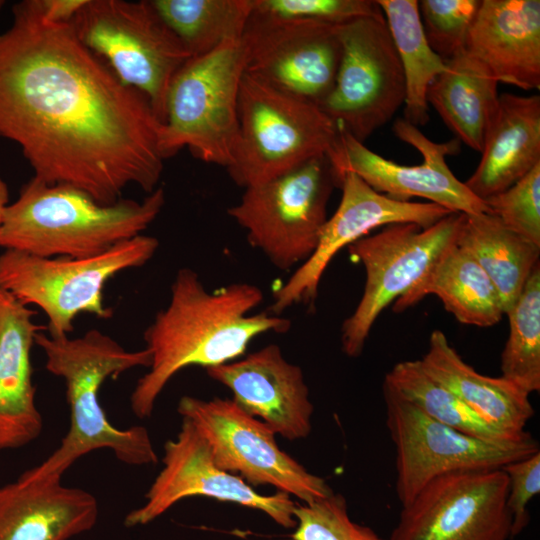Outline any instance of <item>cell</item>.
<instances>
[{
    "mask_svg": "<svg viewBox=\"0 0 540 540\" xmlns=\"http://www.w3.org/2000/svg\"><path fill=\"white\" fill-rule=\"evenodd\" d=\"M163 123L147 98L124 85L70 23L43 20L29 0L0 33V137L15 142L48 184L76 187L100 204L161 178Z\"/></svg>",
    "mask_w": 540,
    "mask_h": 540,
    "instance_id": "obj_1",
    "label": "cell"
},
{
    "mask_svg": "<svg viewBox=\"0 0 540 540\" xmlns=\"http://www.w3.org/2000/svg\"><path fill=\"white\" fill-rule=\"evenodd\" d=\"M262 300L263 292L254 284L237 282L209 291L194 270L179 269L168 305L143 334L151 364L131 393L134 415L150 417L159 395L182 369L234 361L257 336L288 331L291 322L286 318L249 314Z\"/></svg>",
    "mask_w": 540,
    "mask_h": 540,
    "instance_id": "obj_2",
    "label": "cell"
},
{
    "mask_svg": "<svg viewBox=\"0 0 540 540\" xmlns=\"http://www.w3.org/2000/svg\"><path fill=\"white\" fill-rule=\"evenodd\" d=\"M34 343L45 354V368L61 377L70 408V427L60 445L39 465L23 474L29 478L62 476L80 457L110 449L122 463L154 465L157 454L143 426L118 429L108 420L99 399L104 382L136 367L149 368L151 354L144 348L128 351L112 337L92 329L77 338L51 337L39 331Z\"/></svg>",
    "mask_w": 540,
    "mask_h": 540,
    "instance_id": "obj_3",
    "label": "cell"
},
{
    "mask_svg": "<svg viewBox=\"0 0 540 540\" xmlns=\"http://www.w3.org/2000/svg\"><path fill=\"white\" fill-rule=\"evenodd\" d=\"M164 204L162 187L142 201L105 205L71 185L33 177L3 212L0 246L40 257L96 256L141 235Z\"/></svg>",
    "mask_w": 540,
    "mask_h": 540,
    "instance_id": "obj_4",
    "label": "cell"
},
{
    "mask_svg": "<svg viewBox=\"0 0 540 540\" xmlns=\"http://www.w3.org/2000/svg\"><path fill=\"white\" fill-rule=\"evenodd\" d=\"M338 132L337 124L317 104L244 73L238 137L226 169L241 187L260 184L328 155Z\"/></svg>",
    "mask_w": 540,
    "mask_h": 540,
    "instance_id": "obj_5",
    "label": "cell"
},
{
    "mask_svg": "<svg viewBox=\"0 0 540 540\" xmlns=\"http://www.w3.org/2000/svg\"><path fill=\"white\" fill-rule=\"evenodd\" d=\"M158 247L157 238L141 234L85 258L40 257L6 249L0 255V287L23 304L39 307L48 319V335L65 337L81 313L110 318L112 310L103 300L106 283L146 264Z\"/></svg>",
    "mask_w": 540,
    "mask_h": 540,
    "instance_id": "obj_6",
    "label": "cell"
},
{
    "mask_svg": "<svg viewBox=\"0 0 540 540\" xmlns=\"http://www.w3.org/2000/svg\"><path fill=\"white\" fill-rule=\"evenodd\" d=\"M245 68L242 38L185 62L167 94L160 141L165 159L188 148L203 162L230 165L238 137V95Z\"/></svg>",
    "mask_w": 540,
    "mask_h": 540,
    "instance_id": "obj_7",
    "label": "cell"
},
{
    "mask_svg": "<svg viewBox=\"0 0 540 540\" xmlns=\"http://www.w3.org/2000/svg\"><path fill=\"white\" fill-rule=\"evenodd\" d=\"M70 24L124 85L147 98L164 124L170 84L192 56L149 0H87Z\"/></svg>",
    "mask_w": 540,
    "mask_h": 540,
    "instance_id": "obj_8",
    "label": "cell"
},
{
    "mask_svg": "<svg viewBox=\"0 0 540 540\" xmlns=\"http://www.w3.org/2000/svg\"><path fill=\"white\" fill-rule=\"evenodd\" d=\"M339 180L327 157L245 188L227 210L248 242L278 269L290 270L314 252L327 220V205Z\"/></svg>",
    "mask_w": 540,
    "mask_h": 540,
    "instance_id": "obj_9",
    "label": "cell"
},
{
    "mask_svg": "<svg viewBox=\"0 0 540 540\" xmlns=\"http://www.w3.org/2000/svg\"><path fill=\"white\" fill-rule=\"evenodd\" d=\"M386 426L396 449V494L401 506L431 480L467 470L501 469L538 451L532 436L497 442L460 432L417 408L385 380Z\"/></svg>",
    "mask_w": 540,
    "mask_h": 540,
    "instance_id": "obj_10",
    "label": "cell"
},
{
    "mask_svg": "<svg viewBox=\"0 0 540 540\" xmlns=\"http://www.w3.org/2000/svg\"><path fill=\"white\" fill-rule=\"evenodd\" d=\"M461 214L451 213L428 228L413 223L392 224L348 246L366 279L362 297L341 328L342 351L358 357L380 313L407 294L428 274L455 242Z\"/></svg>",
    "mask_w": 540,
    "mask_h": 540,
    "instance_id": "obj_11",
    "label": "cell"
},
{
    "mask_svg": "<svg viewBox=\"0 0 540 540\" xmlns=\"http://www.w3.org/2000/svg\"><path fill=\"white\" fill-rule=\"evenodd\" d=\"M338 30L341 60L334 86L319 107L364 143L404 105V73L384 15L356 18Z\"/></svg>",
    "mask_w": 540,
    "mask_h": 540,
    "instance_id": "obj_12",
    "label": "cell"
},
{
    "mask_svg": "<svg viewBox=\"0 0 540 540\" xmlns=\"http://www.w3.org/2000/svg\"><path fill=\"white\" fill-rule=\"evenodd\" d=\"M178 413L191 421L207 441L214 463L248 485H270L303 503L334 491L322 477L309 472L284 452L274 432L229 398H180Z\"/></svg>",
    "mask_w": 540,
    "mask_h": 540,
    "instance_id": "obj_13",
    "label": "cell"
},
{
    "mask_svg": "<svg viewBox=\"0 0 540 540\" xmlns=\"http://www.w3.org/2000/svg\"><path fill=\"white\" fill-rule=\"evenodd\" d=\"M392 129L398 139L422 155V163L404 165L386 159L338 126L337 140L327 157L339 185L341 176L352 172L376 192L395 200L410 201L413 197H420L451 213H490L485 202L456 178L446 163L445 157L459 150L458 139L434 142L403 118L395 120Z\"/></svg>",
    "mask_w": 540,
    "mask_h": 540,
    "instance_id": "obj_14",
    "label": "cell"
},
{
    "mask_svg": "<svg viewBox=\"0 0 540 540\" xmlns=\"http://www.w3.org/2000/svg\"><path fill=\"white\" fill-rule=\"evenodd\" d=\"M507 492L502 468L436 477L402 506L389 540H508Z\"/></svg>",
    "mask_w": 540,
    "mask_h": 540,
    "instance_id": "obj_15",
    "label": "cell"
},
{
    "mask_svg": "<svg viewBox=\"0 0 540 540\" xmlns=\"http://www.w3.org/2000/svg\"><path fill=\"white\" fill-rule=\"evenodd\" d=\"M242 40L245 73L318 106L330 94L342 55L338 25L252 13Z\"/></svg>",
    "mask_w": 540,
    "mask_h": 540,
    "instance_id": "obj_16",
    "label": "cell"
},
{
    "mask_svg": "<svg viewBox=\"0 0 540 540\" xmlns=\"http://www.w3.org/2000/svg\"><path fill=\"white\" fill-rule=\"evenodd\" d=\"M162 461L163 468L145 494V503L125 516L126 527L146 525L180 500L194 496L257 509L284 528L296 527V503L291 496L281 491L260 494L241 477L220 469L207 441L188 419L182 418L176 438L165 443Z\"/></svg>",
    "mask_w": 540,
    "mask_h": 540,
    "instance_id": "obj_17",
    "label": "cell"
},
{
    "mask_svg": "<svg viewBox=\"0 0 540 540\" xmlns=\"http://www.w3.org/2000/svg\"><path fill=\"white\" fill-rule=\"evenodd\" d=\"M341 200L327 218L312 255L273 294L269 308L279 315L294 304L313 306L321 278L334 256L344 247L381 226L413 223L428 228L451 214L428 202L399 201L376 192L352 172L340 178Z\"/></svg>",
    "mask_w": 540,
    "mask_h": 540,
    "instance_id": "obj_18",
    "label": "cell"
},
{
    "mask_svg": "<svg viewBox=\"0 0 540 540\" xmlns=\"http://www.w3.org/2000/svg\"><path fill=\"white\" fill-rule=\"evenodd\" d=\"M205 371L232 392L239 408L264 422L275 435L294 441L311 433L314 407L303 371L283 357L279 346L267 345Z\"/></svg>",
    "mask_w": 540,
    "mask_h": 540,
    "instance_id": "obj_19",
    "label": "cell"
},
{
    "mask_svg": "<svg viewBox=\"0 0 540 540\" xmlns=\"http://www.w3.org/2000/svg\"><path fill=\"white\" fill-rule=\"evenodd\" d=\"M464 51L499 83L540 88V1L481 0Z\"/></svg>",
    "mask_w": 540,
    "mask_h": 540,
    "instance_id": "obj_20",
    "label": "cell"
},
{
    "mask_svg": "<svg viewBox=\"0 0 540 540\" xmlns=\"http://www.w3.org/2000/svg\"><path fill=\"white\" fill-rule=\"evenodd\" d=\"M61 477L33 479L22 473L0 487V540H69L94 527L96 498L63 485Z\"/></svg>",
    "mask_w": 540,
    "mask_h": 540,
    "instance_id": "obj_21",
    "label": "cell"
},
{
    "mask_svg": "<svg viewBox=\"0 0 540 540\" xmlns=\"http://www.w3.org/2000/svg\"><path fill=\"white\" fill-rule=\"evenodd\" d=\"M34 310L0 287V451L22 448L43 429L32 380Z\"/></svg>",
    "mask_w": 540,
    "mask_h": 540,
    "instance_id": "obj_22",
    "label": "cell"
},
{
    "mask_svg": "<svg viewBox=\"0 0 540 540\" xmlns=\"http://www.w3.org/2000/svg\"><path fill=\"white\" fill-rule=\"evenodd\" d=\"M480 153L477 168L464 183L483 201L540 164V96L499 95Z\"/></svg>",
    "mask_w": 540,
    "mask_h": 540,
    "instance_id": "obj_23",
    "label": "cell"
},
{
    "mask_svg": "<svg viewBox=\"0 0 540 540\" xmlns=\"http://www.w3.org/2000/svg\"><path fill=\"white\" fill-rule=\"evenodd\" d=\"M423 370L493 426L522 433L534 415L529 395L503 377H490L467 364L441 330L432 331Z\"/></svg>",
    "mask_w": 540,
    "mask_h": 540,
    "instance_id": "obj_24",
    "label": "cell"
},
{
    "mask_svg": "<svg viewBox=\"0 0 540 540\" xmlns=\"http://www.w3.org/2000/svg\"><path fill=\"white\" fill-rule=\"evenodd\" d=\"M427 295H436L445 309L466 325L491 327L505 314L499 293L488 275L455 242L418 285L395 301L393 310L402 312Z\"/></svg>",
    "mask_w": 540,
    "mask_h": 540,
    "instance_id": "obj_25",
    "label": "cell"
},
{
    "mask_svg": "<svg viewBox=\"0 0 540 540\" xmlns=\"http://www.w3.org/2000/svg\"><path fill=\"white\" fill-rule=\"evenodd\" d=\"M498 82L464 50L446 61V69L427 91L432 105L456 139L481 152L498 106Z\"/></svg>",
    "mask_w": 540,
    "mask_h": 540,
    "instance_id": "obj_26",
    "label": "cell"
},
{
    "mask_svg": "<svg viewBox=\"0 0 540 540\" xmlns=\"http://www.w3.org/2000/svg\"><path fill=\"white\" fill-rule=\"evenodd\" d=\"M455 243L488 275L499 293L505 314L540 264V246L507 229L490 213L461 214Z\"/></svg>",
    "mask_w": 540,
    "mask_h": 540,
    "instance_id": "obj_27",
    "label": "cell"
},
{
    "mask_svg": "<svg viewBox=\"0 0 540 540\" xmlns=\"http://www.w3.org/2000/svg\"><path fill=\"white\" fill-rule=\"evenodd\" d=\"M376 1L383 12L404 73L403 119L419 128L429 121L427 91L434 79L446 69V61L428 44L418 1Z\"/></svg>",
    "mask_w": 540,
    "mask_h": 540,
    "instance_id": "obj_28",
    "label": "cell"
},
{
    "mask_svg": "<svg viewBox=\"0 0 540 540\" xmlns=\"http://www.w3.org/2000/svg\"><path fill=\"white\" fill-rule=\"evenodd\" d=\"M151 6L192 57L229 40L241 39L252 0H149Z\"/></svg>",
    "mask_w": 540,
    "mask_h": 540,
    "instance_id": "obj_29",
    "label": "cell"
},
{
    "mask_svg": "<svg viewBox=\"0 0 540 540\" xmlns=\"http://www.w3.org/2000/svg\"><path fill=\"white\" fill-rule=\"evenodd\" d=\"M384 380L432 419L468 435L497 442L519 441L531 435L504 431L484 420L428 376L419 360L395 364Z\"/></svg>",
    "mask_w": 540,
    "mask_h": 540,
    "instance_id": "obj_30",
    "label": "cell"
},
{
    "mask_svg": "<svg viewBox=\"0 0 540 540\" xmlns=\"http://www.w3.org/2000/svg\"><path fill=\"white\" fill-rule=\"evenodd\" d=\"M509 335L501 354V377L531 394L540 390V264L506 313Z\"/></svg>",
    "mask_w": 540,
    "mask_h": 540,
    "instance_id": "obj_31",
    "label": "cell"
},
{
    "mask_svg": "<svg viewBox=\"0 0 540 540\" xmlns=\"http://www.w3.org/2000/svg\"><path fill=\"white\" fill-rule=\"evenodd\" d=\"M292 540H384L371 528L354 522L343 495H331L310 503H296Z\"/></svg>",
    "mask_w": 540,
    "mask_h": 540,
    "instance_id": "obj_32",
    "label": "cell"
},
{
    "mask_svg": "<svg viewBox=\"0 0 540 540\" xmlns=\"http://www.w3.org/2000/svg\"><path fill=\"white\" fill-rule=\"evenodd\" d=\"M481 0H421L419 14L425 37L444 61L462 50Z\"/></svg>",
    "mask_w": 540,
    "mask_h": 540,
    "instance_id": "obj_33",
    "label": "cell"
},
{
    "mask_svg": "<svg viewBox=\"0 0 540 540\" xmlns=\"http://www.w3.org/2000/svg\"><path fill=\"white\" fill-rule=\"evenodd\" d=\"M484 202L507 229L540 246V164Z\"/></svg>",
    "mask_w": 540,
    "mask_h": 540,
    "instance_id": "obj_34",
    "label": "cell"
},
{
    "mask_svg": "<svg viewBox=\"0 0 540 540\" xmlns=\"http://www.w3.org/2000/svg\"><path fill=\"white\" fill-rule=\"evenodd\" d=\"M252 13L284 19H309L330 24L380 16L383 12L375 0H252Z\"/></svg>",
    "mask_w": 540,
    "mask_h": 540,
    "instance_id": "obj_35",
    "label": "cell"
},
{
    "mask_svg": "<svg viewBox=\"0 0 540 540\" xmlns=\"http://www.w3.org/2000/svg\"><path fill=\"white\" fill-rule=\"evenodd\" d=\"M508 477L507 509L511 516V537L528 525V504L540 492V451L502 467Z\"/></svg>",
    "mask_w": 540,
    "mask_h": 540,
    "instance_id": "obj_36",
    "label": "cell"
},
{
    "mask_svg": "<svg viewBox=\"0 0 540 540\" xmlns=\"http://www.w3.org/2000/svg\"><path fill=\"white\" fill-rule=\"evenodd\" d=\"M36 13L45 21L71 23L87 0H29Z\"/></svg>",
    "mask_w": 540,
    "mask_h": 540,
    "instance_id": "obj_37",
    "label": "cell"
},
{
    "mask_svg": "<svg viewBox=\"0 0 540 540\" xmlns=\"http://www.w3.org/2000/svg\"><path fill=\"white\" fill-rule=\"evenodd\" d=\"M9 193L8 187L5 181L0 177V225L2 221L3 212L8 205Z\"/></svg>",
    "mask_w": 540,
    "mask_h": 540,
    "instance_id": "obj_38",
    "label": "cell"
},
{
    "mask_svg": "<svg viewBox=\"0 0 540 540\" xmlns=\"http://www.w3.org/2000/svg\"><path fill=\"white\" fill-rule=\"evenodd\" d=\"M5 2L3 0H0V11L2 9V7L4 6Z\"/></svg>",
    "mask_w": 540,
    "mask_h": 540,
    "instance_id": "obj_39",
    "label": "cell"
}]
</instances>
